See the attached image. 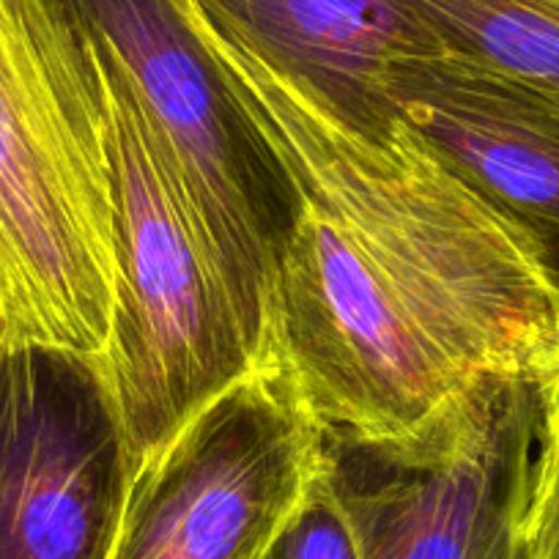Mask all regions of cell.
Here are the masks:
<instances>
[{
	"mask_svg": "<svg viewBox=\"0 0 559 559\" xmlns=\"http://www.w3.org/2000/svg\"><path fill=\"white\" fill-rule=\"evenodd\" d=\"M206 25L294 190L274 359L326 431L401 437L486 373L543 384L559 288L530 236L403 118L357 132Z\"/></svg>",
	"mask_w": 559,
	"mask_h": 559,
	"instance_id": "cell-1",
	"label": "cell"
},
{
	"mask_svg": "<svg viewBox=\"0 0 559 559\" xmlns=\"http://www.w3.org/2000/svg\"><path fill=\"white\" fill-rule=\"evenodd\" d=\"M116 302L99 50L61 0H0V346L102 357Z\"/></svg>",
	"mask_w": 559,
	"mask_h": 559,
	"instance_id": "cell-2",
	"label": "cell"
},
{
	"mask_svg": "<svg viewBox=\"0 0 559 559\" xmlns=\"http://www.w3.org/2000/svg\"><path fill=\"white\" fill-rule=\"evenodd\" d=\"M99 69L118 258L99 359L140 464L263 357L179 168L102 52Z\"/></svg>",
	"mask_w": 559,
	"mask_h": 559,
	"instance_id": "cell-3",
	"label": "cell"
},
{
	"mask_svg": "<svg viewBox=\"0 0 559 559\" xmlns=\"http://www.w3.org/2000/svg\"><path fill=\"white\" fill-rule=\"evenodd\" d=\"M179 168L263 362L294 190L230 88L198 0H61Z\"/></svg>",
	"mask_w": 559,
	"mask_h": 559,
	"instance_id": "cell-4",
	"label": "cell"
},
{
	"mask_svg": "<svg viewBox=\"0 0 559 559\" xmlns=\"http://www.w3.org/2000/svg\"><path fill=\"white\" fill-rule=\"evenodd\" d=\"M543 384L486 373L392 439L326 431V475L359 559H532Z\"/></svg>",
	"mask_w": 559,
	"mask_h": 559,
	"instance_id": "cell-5",
	"label": "cell"
},
{
	"mask_svg": "<svg viewBox=\"0 0 559 559\" xmlns=\"http://www.w3.org/2000/svg\"><path fill=\"white\" fill-rule=\"evenodd\" d=\"M324 469V423L258 365L140 461L110 559H269Z\"/></svg>",
	"mask_w": 559,
	"mask_h": 559,
	"instance_id": "cell-6",
	"label": "cell"
},
{
	"mask_svg": "<svg viewBox=\"0 0 559 559\" xmlns=\"http://www.w3.org/2000/svg\"><path fill=\"white\" fill-rule=\"evenodd\" d=\"M134 472L99 357L0 352V559H110Z\"/></svg>",
	"mask_w": 559,
	"mask_h": 559,
	"instance_id": "cell-7",
	"label": "cell"
},
{
	"mask_svg": "<svg viewBox=\"0 0 559 559\" xmlns=\"http://www.w3.org/2000/svg\"><path fill=\"white\" fill-rule=\"evenodd\" d=\"M397 116L540 252L559 288V99L450 47L390 78Z\"/></svg>",
	"mask_w": 559,
	"mask_h": 559,
	"instance_id": "cell-8",
	"label": "cell"
},
{
	"mask_svg": "<svg viewBox=\"0 0 559 559\" xmlns=\"http://www.w3.org/2000/svg\"><path fill=\"white\" fill-rule=\"evenodd\" d=\"M209 23L330 116L362 134H386L395 67L444 50L403 0H198Z\"/></svg>",
	"mask_w": 559,
	"mask_h": 559,
	"instance_id": "cell-9",
	"label": "cell"
},
{
	"mask_svg": "<svg viewBox=\"0 0 559 559\" xmlns=\"http://www.w3.org/2000/svg\"><path fill=\"white\" fill-rule=\"evenodd\" d=\"M444 47L559 99V0H403Z\"/></svg>",
	"mask_w": 559,
	"mask_h": 559,
	"instance_id": "cell-10",
	"label": "cell"
},
{
	"mask_svg": "<svg viewBox=\"0 0 559 559\" xmlns=\"http://www.w3.org/2000/svg\"><path fill=\"white\" fill-rule=\"evenodd\" d=\"M269 559H359L352 526L326 469Z\"/></svg>",
	"mask_w": 559,
	"mask_h": 559,
	"instance_id": "cell-11",
	"label": "cell"
},
{
	"mask_svg": "<svg viewBox=\"0 0 559 559\" xmlns=\"http://www.w3.org/2000/svg\"><path fill=\"white\" fill-rule=\"evenodd\" d=\"M532 559H559V431L543 437L530 510Z\"/></svg>",
	"mask_w": 559,
	"mask_h": 559,
	"instance_id": "cell-12",
	"label": "cell"
},
{
	"mask_svg": "<svg viewBox=\"0 0 559 559\" xmlns=\"http://www.w3.org/2000/svg\"><path fill=\"white\" fill-rule=\"evenodd\" d=\"M543 403H546V433L559 431V337L557 352H554L551 370L543 381Z\"/></svg>",
	"mask_w": 559,
	"mask_h": 559,
	"instance_id": "cell-13",
	"label": "cell"
},
{
	"mask_svg": "<svg viewBox=\"0 0 559 559\" xmlns=\"http://www.w3.org/2000/svg\"><path fill=\"white\" fill-rule=\"evenodd\" d=\"M0 352H3V346H0Z\"/></svg>",
	"mask_w": 559,
	"mask_h": 559,
	"instance_id": "cell-14",
	"label": "cell"
}]
</instances>
